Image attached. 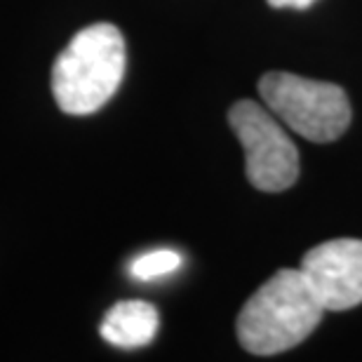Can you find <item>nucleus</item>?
Listing matches in <instances>:
<instances>
[{
    "label": "nucleus",
    "instance_id": "f257e3e1",
    "mask_svg": "<svg viewBox=\"0 0 362 362\" xmlns=\"http://www.w3.org/2000/svg\"><path fill=\"white\" fill-rule=\"evenodd\" d=\"M325 308L301 271L282 269L264 282L238 315V339L252 356H275L299 346L322 320Z\"/></svg>",
    "mask_w": 362,
    "mask_h": 362
},
{
    "label": "nucleus",
    "instance_id": "f03ea898",
    "mask_svg": "<svg viewBox=\"0 0 362 362\" xmlns=\"http://www.w3.org/2000/svg\"><path fill=\"white\" fill-rule=\"evenodd\" d=\"M125 76V38L113 24L78 31L52 66V94L69 115L99 111Z\"/></svg>",
    "mask_w": 362,
    "mask_h": 362
},
{
    "label": "nucleus",
    "instance_id": "7ed1b4c3",
    "mask_svg": "<svg viewBox=\"0 0 362 362\" xmlns=\"http://www.w3.org/2000/svg\"><path fill=\"white\" fill-rule=\"evenodd\" d=\"M259 94L275 118L308 141H334L351 125V104L339 85L271 71L259 81Z\"/></svg>",
    "mask_w": 362,
    "mask_h": 362
},
{
    "label": "nucleus",
    "instance_id": "20e7f679",
    "mask_svg": "<svg viewBox=\"0 0 362 362\" xmlns=\"http://www.w3.org/2000/svg\"><path fill=\"white\" fill-rule=\"evenodd\" d=\"M228 122L245 151L250 184L266 193L285 191L299 177V151L278 118L257 101H235Z\"/></svg>",
    "mask_w": 362,
    "mask_h": 362
},
{
    "label": "nucleus",
    "instance_id": "39448f33",
    "mask_svg": "<svg viewBox=\"0 0 362 362\" xmlns=\"http://www.w3.org/2000/svg\"><path fill=\"white\" fill-rule=\"evenodd\" d=\"M303 278L325 310H349L362 303V240L337 238L301 259Z\"/></svg>",
    "mask_w": 362,
    "mask_h": 362
},
{
    "label": "nucleus",
    "instance_id": "423d86ee",
    "mask_svg": "<svg viewBox=\"0 0 362 362\" xmlns=\"http://www.w3.org/2000/svg\"><path fill=\"white\" fill-rule=\"evenodd\" d=\"M101 339L118 349H141L158 332V310L146 301H120L101 320Z\"/></svg>",
    "mask_w": 362,
    "mask_h": 362
},
{
    "label": "nucleus",
    "instance_id": "0eeeda50",
    "mask_svg": "<svg viewBox=\"0 0 362 362\" xmlns=\"http://www.w3.org/2000/svg\"><path fill=\"white\" fill-rule=\"evenodd\" d=\"M181 266V255L175 250H153L146 255L136 257L129 264V275L136 280H156L163 275L175 273Z\"/></svg>",
    "mask_w": 362,
    "mask_h": 362
},
{
    "label": "nucleus",
    "instance_id": "6e6552de",
    "mask_svg": "<svg viewBox=\"0 0 362 362\" xmlns=\"http://www.w3.org/2000/svg\"><path fill=\"white\" fill-rule=\"evenodd\" d=\"M315 0H269L271 7H278V10H308Z\"/></svg>",
    "mask_w": 362,
    "mask_h": 362
}]
</instances>
